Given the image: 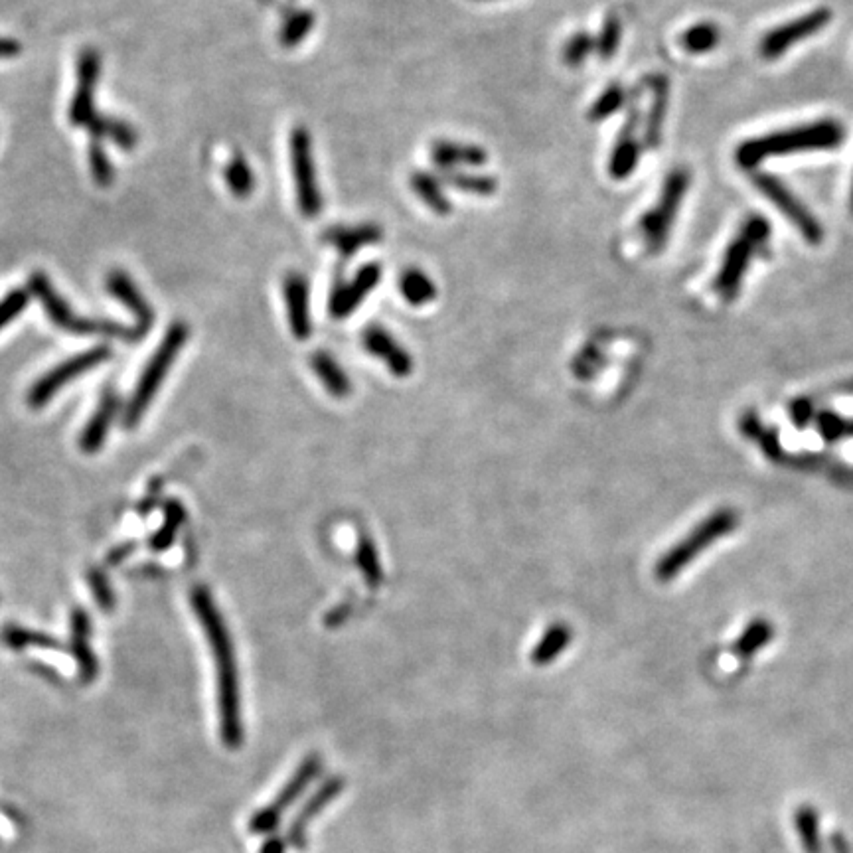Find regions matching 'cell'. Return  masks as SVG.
I'll return each mask as SVG.
<instances>
[{"mask_svg": "<svg viewBox=\"0 0 853 853\" xmlns=\"http://www.w3.org/2000/svg\"><path fill=\"white\" fill-rule=\"evenodd\" d=\"M192 609L202 624L208 644L212 648L218 688V713H220V735L228 749H239L243 743V719H241V688L239 670L233 650L232 634L220 613L208 587H194Z\"/></svg>", "mask_w": 853, "mask_h": 853, "instance_id": "obj_1", "label": "cell"}, {"mask_svg": "<svg viewBox=\"0 0 853 853\" xmlns=\"http://www.w3.org/2000/svg\"><path fill=\"white\" fill-rule=\"evenodd\" d=\"M0 814H2V816H6L12 824H18V826H20V824L24 822L22 814H20L16 808H12V806H8V804H2V802H0Z\"/></svg>", "mask_w": 853, "mask_h": 853, "instance_id": "obj_47", "label": "cell"}, {"mask_svg": "<svg viewBox=\"0 0 853 853\" xmlns=\"http://www.w3.org/2000/svg\"><path fill=\"white\" fill-rule=\"evenodd\" d=\"M30 293L36 295L40 305L48 314V318L62 330L78 336H107V338H119L135 342L139 340V332L135 328H125L117 322L103 320V318H87L78 316L70 309V305L56 293L50 279L44 273H34L30 277Z\"/></svg>", "mask_w": 853, "mask_h": 853, "instance_id": "obj_4", "label": "cell"}, {"mask_svg": "<svg viewBox=\"0 0 853 853\" xmlns=\"http://www.w3.org/2000/svg\"><path fill=\"white\" fill-rule=\"evenodd\" d=\"M2 642L12 650H24V648H42V650H56L64 652L68 648L62 646V642L46 632L30 630L24 626H6L2 630ZM70 652V650H68Z\"/></svg>", "mask_w": 853, "mask_h": 853, "instance_id": "obj_29", "label": "cell"}, {"mask_svg": "<svg viewBox=\"0 0 853 853\" xmlns=\"http://www.w3.org/2000/svg\"><path fill=\"white\" fill-rule=\"evenodd\" d=\"M846 139L844 127L834 119H820L794 129L776 131L757 139H749L739 145L735 158L741 168L753 170L763 160L773 156L812 153V151H834Z\"/></svg>", "mask_w": 853, "mask_h": 853, "instance_id": "obj_2", "label": "cell"}, {"mask_svg": "<svg viewBox=\"0 0 853 853\" xmlns=\"http://www.w3.org/2000/svg\"><path fill=\"white\" fill-rule=\"evenodd\" d=\"M431 160L439 170L480 168L488 162V153L480 145L439 139L431 145Z\"/></svg>", "mask_w": 853, "mask_h": 853, "instance_id": "obj_22", "label": "cell"}, {"mask_svg": "<svg viewBox=\"0 0 853 853\" xmlns=\"http://www.w3.org/2000/svg\"><path fill=\"white\" fill-rule=\"evenodd\" d=\"M832 20V10L828 8H816L808 14H802L800 18L786 22L771 30L761 40V54L765 60H776L782 54H786L794 44L816 36L820 30H824Z\"/></svg>", "mask_w": 853, "mask_h": 853, "instance_id": "obj_13", "label": "cell"}, {"mask_svg": "<svg viewBox=\"0 0 853 853\" xmlns=\"http://www.w3.org/2000/svg\"><path fill=\"white\" fill-rule=\"evenodd\" d=\"M666 103H668V81L666 78H658L656 79L654 101H652L650 115L646 121V145L650 149H654L660 143L662 125H664V117H666Z\"/></svg>", "mask_w": 853, "mask_h": 853, "instance_id": "obj_34", "label": "cell"}, {"mask_svg": "<svg viewBox=\"0 0 853 853\" xmlns=\"http://www.w3.org/2000/svg\"><path fill=\"white\" fill-rule=\"evenodd\" d=\"M571 640H573L571 628L563 622H555L545 630L540 642L534 646L530 658L536 666H549L567 650Z\"/></svg>", "mask_w": 853, "mask_h": 853, "instance_id": "obj_28", "label": "cell"}, {"mask_svg": "<svg viewBox=\"0 0 853 853\" xmlns=\"http://www.w3.org/2000/svg\"><path fill=\"white\" fill-rule=\"evenodd\" d=\"M87 583H89V589H91V593H93L99 609L105 611V613L113 611L115 609V593H113L107 577L103 575V571L89 569Z\"/></svg>", "mask_w": 853, "mask_h": 853, "instance_id": "obj_42", "label": "cell"}, {"mask_svg": "<svg viewBox=\"0 0 853 853\" xmlns=\"http://www.w3.org/2000/svg\"><path fill=\"white\" fill-rule=\"evenodd\" d=\"M356 561L364 575V579L370 583V587H380L384 581V569L380 561V553L376 549V543L368 536H362L358 547H356Z\"/></svg>", "mask_w": 853, "mask_h": 853, "instance_id": "obj_35", "label": "cell"}, {"mask_svg": "<svg viewBox=\"0 0 853 853\" xmlns=\"http://www.w3.org/2000/svg\"><path fill=\"white\" fill-rule=\"evenodd\" d=\"M111 358V350L107 346H95L83 354L72 356L70 360L58 364L56 368H52L48 374H44L32 388L28 391V405L32 409H40L44 405H48L54 395L66 386H70L76 378L87 374L89 370L101 366L103 362H107Z\"/></svg>", "mask_w": 853, "mask_h": 853, "instance_id": "obj_10", "label": "cell"}, {"mask_svg": "<svg viewBox=\"0 0 853 853\" xmlns=\"http://www.w3.org/2000/svg\"><path fill=\"white\" fill-rule=\"evenodd\" d=\"M135 547H137V543L135 542L123 543V545H119V547H117V549H115L113 553H109V557H107V563H109V565H117V563H121V561H123V559H125V557H127V555H129V553H131V551L135 549Z\"/></svg>", "mask_w": 853, "mask_h": 853, "instance_id": "obj_45", "label": "cell"}, {"mask_svg": "<svg viewBox=\"0 0 853 853\" xmlns=\"http://www.w3.org/2000/svg\"><path fill=\"white\" fill-rule=\"evenodd\" d=\"M28 301H30V295L24 289H14L0 301V330L22 314V311L28 307Z\"/></svg>", "mask_w": 853, "mask_h": 853, "instance_id": "obj_43", "label": "cell"}, {"mask_svg": "<svg viewBox=\"0 0 853 853\" xmlns=\"http://www.w3.org/2000/svg\"><path fill=\"white\" fill-rule=\"evenodd\" d=\"M769 235V222L763 216H751L741 228V232L737 233V237L729 243L715 279V289L725 301H731L739 293L741 281L749 269L755 249L765 245L769 241Z\"/></svg>", "mask_w": 853, "mask_h": 853, "instance_id": "obj_5", "label": "cell"}, {"mask_svg": "<svg viewBox=\"0 0 853 853\" xmlns=\"http://www.w3.org/2000/svg\"><path fill=\"white\" fill-rule=\"evenodd\" d=\"M89 133L95 139H103V137L111 139L123 151H133L139 139L137 131L129 123L113 117H103V115H97V119L89 127Z\"/></svg>", "mask_w": 853, "mask_h": 853, "instance_id": "obj_30", "label": "cell"}, {"mask_svg": "<svg viewBox=\"0 0 853 853\" xmlns=\"http://www.w3.org/2000/svg\"><path fill=\"white\" fill-rule=\"evenodd\" d=\"M688 186H690L688 170H684V168L672 170L668 174L664 186H662V194H660L656 206L640 218L638 226L644 235L646 247L650 251L656 253L666 245L668 235L672 232V226L676 222V216L680 212L682 200L688 192Z\"/></svg>", "mask_w": 853, "mask_h": 853, "instance_id": "obj_6", "label": "cell"}, {"mask_svg": "<svg viewBox=\"0 0 853 853\" xmlns=\"http://www.w3.org/2000/svg\"><path fill=\"white\" fill-rule=\"evenodd\" d=\"M101 60L93 48H85L79 54L78 89L70 103V123L76 127H91L97 119L95 111V87L99 79Z\"/></svg>", "mask_w": 853, "mask_h": 853, "instance_id": "obj_14", "label": "cell"}, {"mask_svg": "<svg viewBox=\"0 0 853 853\" xmlns=\"http://www.w3.org/2000/svg\"><path fill=\"white\" fill-rule=\"evenodd\" d=\"M188 334H190V330L184 322H174L168 328V332L164 334L160 346L156 348L147 368L143 370V374L137 382V388L133 391L131 401L125 409V415H123L125 429H135L139 425V421L145 417L149 405L155 399L156 391L162 386V382H164L166 374L170 372L174 360L178 358L180 350L184 348Z\"/></svg>", "mask_w": 853, "mask_h": 853, "instance_id": "obj_3", "label": "cell"}, {"mask_svg": "<svg viewBox=\"0 0 853 853\" xmlns=\"http://www.w3.org/2000/svg\"><path fill=\"white\" fill-rule=\"evenodd\" d=\"M117 411H119V397H117V393L113 389L105 391L101 395V401H99L95 413L91 415V419L87 421V425H85V429L81 433L79 447H81L83 453L91 455V453H97L103 447L105 437L109 433V427H111Z\"/></svg>", "mask_w": 853, "mask_h": 853, "instance_id": "obj_23", "label": "cell"}, {"mask_svg": "<svg viewBox=\"0 0 853 853\" xmlns=\"http://www.w3.org/2000/svg\"><path fill=\"white\" fill-rule=\"evenodd\" d=\"M399 293L411 307H425L437 299L435 281L419 267H407L399 277Z\"/></svg>", "mask_w": 853, "mask_h": 853, "instance_id": "obj_26", "label": "cell"}, {"mask_svg": "<svg viewBox=\"0 0 853 853\" xmlns=\"http://www.w3.org/2000/svg\"><path fill=\"white\" fill-rule=\"evenodd\" d=\"M186 520V510L178 500H168L164 506V524L158 528V532L153 534L151 538V547L155 551H164L168 549L172 542L176 540L178 530L182 528Z\"/></svg>", "mask_w": 853, "mask_h": 853, "instance_id": "obj_32", "label": "cell"}, {"mask_svg": "<svg viewBox=\"0 0 853 853\" xmlns=\"http://www.w3.org/2000/svg\"><path fill=\"white\" fill-rule=\"evenodd\" d=\"M737 526V516L731 510H721L713 516H709L703 524L684 540L672 547L666 557H662L656 565V575L662 581L672 579L676 573L682 571L686 563H690L703 547L715 542L719 536L729 534Z\"/></svg>", "mask_w": 853, "mask_h": 853, "instance_id": "obj_8", "label": "cell"}, {"mask_svg": "<svg viewBox=\"0 0 853 853\" xmlns=\"http://www.w3.org/2000/svg\"><path fill=\"white\" fill-rule=\"evenodd\" d=\"M289 153H291V172L295 182L297 206H299V212L311 220L322 214L324 198L318 182L316 162L312 155V137L307 127L299 125L293 129L289 139Z\"/></svg>", "mask_w": 853, "mask_h": 853, "instance_id": "obj_7", "label": "cell"}, {"mask_svg": "<svg viewBox=\"0 0 853 853\" xmlns=\"http://www.w3.org/2000/svg\"><path fill=\"white\" fill-rule=\"evenodd\" d=\"M850 206H852V214H853V184H852V198H850Z\"/></svg>", "mask_w": 853, "mask_h": 853, "instance_id": "obj_48", "label": "cell"}, {"mask_svg": "<svg viewBox=\"0 0 853 853\" xmlns=\"http://www.w3.org/2000/svg\"><path fill=\"white\" fill-rule=\"evenodd\" d=\"M22 52L20 42L10 38H0V58H14Z\"/></svg>", "mask_w": 853, "mask_h": 853, "instance_id": "obj_44", "label": "cell"}, {"mask_svg": "<svg viewBox=\"0 0 853 853\" xmlns=\"http://www.w3.org/2000/svg\"><path fill=\"white\" fill-rule=\"evenodd\" d=\"M320 771H322L320 757L318 755H309L303 761V765L295 771V775L291 776L289 782L279 790V794L265 808H261L259 812H255L251 816L249 832H253V834H271L279 826L283 814L311 786L312 780L320 775Z\"/></svg>", "mask_w": 853, "mask_h": 853, "instance_id": "obj_11", "label": "cell"}, {"mask_svg": "<svg viewBox=\"0 0 853 853\" xmlns=\"http://www.w3.org/2000/svg\"><path fill=\"white\" fill-rule=\"evenodd\" d=\"M312 372L318 376L320 384L326 388V391L338 399L348 397L352 391L350 378L346 376V372L340 368V364L326 352H316L311 356Z\"/></svg>", "mask_w": 853, "mask_h": 853, "instance_id": "obj_27", "label": "cell"}, {"mask_svg": "<svg viewBox=\"0 0 853 853\" xmlns=\"http://www.w3.org/2000/svg\"><path fill=\"white\" fill-rule=\"evenodd\" d=\"M107 291L137 316L135 328H137L139 336L143 338L149 332V328L153 326L155 314H153V309L149 307L147 299L141 295V291L133 283V279L123 271H113L107 277Z\"/></svg>", "mask_w": 853, "mask_h": 853, "instance_id": "obj_19", "label": "cell"}, {"mask_svg": "<svg viewBox=\"0 0 853 853\" xmlns=\"http://www.w3.org/2000/svg\"><path fill=\"white\" fill-rule=\"evenodd\" d=\"M478 2H490V0H478Z\"/></svg>", "mask_w": 853, "mask_h": 853, "instance_id": "obj_49", "label": "cell"}, {"mask_svg": "<svg viewBox=\"0 0 853 853\" xmlns=\"http://www.w3.org/2000/svg\"><path fill=\"white\" fill-rule=\"evenodd\" d=\"M72 636H70V654L78 662L79 678L83 684H91L99 674L97 656L91 650V621L83 609H74L72 619Z\"/></svg>", "mask_w": 853, "mask_h": 853, "instance_id": "obj_20", "label": "cell"}, {"mask_svg": "<svg viewBox=\"0 0 853 853\" xmlns=\"http://www.w3.org/2000/svg\"><path fill=\"white\" fill-rule=\"evenodd\" d=\"M439 178L443 180V184L468 196L490 198L498 190V180L492 174L468 172V170H439Z\"/></svg>", "mask_w": 853, "mask_h": 853, "instance_id": "obj_25", "label": "cell"}, {"mask_svg": "<svg viewBox=\"0 0 853 853\" xmlns=\"http://www.w3.org/2000/svg\"><path fill=\"white\" fill-rule=\"evenodd\" d=\"M626 101V91L621 83H613L609 85L599 99L593 103L591 111H589V119L599 123V121H607L609 117H613L615 113H619Z\"/></svg>", "mask_w": 853, "mask_h": 853, "instance_id": "obj_37", "label": "cell"}, {"mask_svg": "<svg viewBox=\"0 0 853 853\" xmlns=\"http://www.w3.org/2000/svg\"><path fill=\"white\" fill-rule=\"evenodd\" d=\"M287 846H289V842H287V838H279V836H273V838H269L265 844H263V848H261V853H285L287 852Z\"/></svg>", "mask_w": 853, "mask_h": 853, "instance_id": "obj_46", "label": "cell"}, {"mask_svg": "<svg viewBox=\"0 0 853 853\" xmlns=\"http://www.w3.org/2000/svg\"><path fill=\"white\" fill-rule=\"evenodd\" d=\"M314 24H316V16L312 10L301 8V10L291 12L281 26V34H279L281 46L297 48L299 44H303L309 38Z\"/></svg>", "mask_w": 853, "mask_h": 853, "instance_id": "obj_31", "label": "cell"}, {"mask_svg": "<svg viewBox=\"0 0 853 853\" xmlns=\"http://www.w3.org/2000/svg\"><path fill=\"white\" fill-rule=\"evenodd\" d=\"M384 230L378 224H358V226H332L322 233V239L332 245L344 259L354 257L360 249L380 243Z\"/></svg>", "mask_w": 853, "mask_h": 853, "instance_id": "obj_21", "label": "cell"}, {"mask_svg": "<svg viewBox=\"0 0 853 853\" xmlns=\"http://www.w3.org/2000/svg\"><path fill=\"white\" fill-rule=\"evenodd\" d=\"M409 186L413 194L437 216H449L453 212V202L445 192V184L439 174L427 170H415L409 176Z\"/></svg>", "mask_w": 853, "mask_h": 853, "instance_id": "obj_24", "label": "cell"}, {"mask_svg": "<svg viewBox=\"0 0 853 853\" xmlns=\"http://www.w3.org/2000/svg\"><path fill=\"white\" fill-rule=\"evenodd\" d=\"M283 299L287 305V320L297 340H309L312 334L311 291L309 279L303 273H289L283 279Z\"/></svg>", "mask_w": 853, "mask_h": 853, "instance_id": "obj_15", "label": "cell"}, {"mask_svg": "<svg viewBox=\"0 0 853 853\" xmlns=\"http://www.w3.org/2000/svg\"><path fill=\"white\" fill-rule=\"evenodd\" d=\"M89 168H91L93 180L99 186H109L113 182V164L107 158L101 139H95V137H91V143H89Z\"/></svg>", "mask_w": 853, "mask_h": 853, "instance_id": "obj_40", "label": "cell"}, {"mask_svg": "<svg viewBox=\"0 0 853 853\" xmlns=\"http://www.w3.org/2000/svg\"><path fill=\"white\" fill-rule=\"evenodd\" d=\"M342 788H344V780L340 776H332L316 788V792L301 806L299 814L295 816V820L289 826V832L285 836L289 846H293L295 850H305L307 830H309L312 820L342 792Z\"/></svg>", "mask_w": 853, "mask_h": 853, "instance_id": "obj_16", "label": "cell"}, {"mask_svg": "<svg viewBox=\"0 0 853 853\" xmlns=\"http://www.w3.org/2000/svg\"><path fill=\"white\" fill-rule=\"evenodd\" d=\"M751 180L755 184V188L769 200L773 202L778 212L802 233V237L812 243L818 245L824 241V228L820 226V222L816 220V216L776 178L769 172H753Z\"/></svg>", "mask_w": 853, "mask_h": 853, "instance_id": "obj_9", "label": "cell"}, {"mask_svg": "<svg viewBox=\"0 0 853 853\" xmlns=\"http://www.w3.org/2000/svg\"><path fill=\"white\" fill-rule=\"evenodd\" d=\"M622 38V22L619 16L611 14L599 32V38L595 40V52L603 58V60H611L621 46Z\"/></svg>", "mask_w": 853, "mask_h": 853, "instance_id": "obj_39", "label": "cell"}, {"mask_svg": "<svg viewBox=\"0 0 853 853\" xmlns=\"http://www.w3.org/2000/svg\"><path fill=\"white\" fill-rule=\"evenodd\" d=\"M638 119H640V111H638V103H634L628 111V117L622 125L621 133L611 153V160H609V174L615 180H626L638 166V160H640V143L636 139Z\"/></svg>", "mask_w": 853, "mask_h": 853, "instance_id": "obj_18", "label": "cell"}, {"mask_svg": "<svg viewBox=\"0 0 853 853\" xmlns=\"http://www.w3.org/2000/svg\"><path fill=\"white\" fill-rule=\"evenodd\" d=\"M719 38V28L713 22H701L682 34V46L690 54H705L717 46Z\"/></svg>", "mask_w": 853, "mask_h": 853, "instance_id": "obj_36", "label": "cell"}, {"mask_svg": "<svg viewBox=\"0 0 853 853\" xmlns=\"http://www.w3.org/2000/svg\"><path fill=\"white\" fill-rule=\"evenodd\" d=\"M364 348L386 364L389 372L397 378H407L413 372L411 354L389 334L384 326H368L362 334Z\"/></svg>", "mask_w": 853, "mask_h": 853, "instance_id": "obj_17", "label": "cell"}, {"mask_svg": "<svg viewBox=\"0 0 853 853\" xmlns=\"http://www.w3.org/2000/svg\"><path fill=\"white\" fill-rule=\"evenodd\" d=\"M224 178H226L230 192L239 200L249 198L255 190V174H253L249 162L241 155L232 156V160L228 162V166L224 170Z\"/></svg>", "mask_w": 853, "mask_h": 853, "instance_id": "obj_33", "label": "cell"}, {"mask_svg": "<svg viewBox=\"0 0 853 853\" xmlns=\"http://www.w3.org/2000/svg\"><path fill=\"white\" fill-rule=\"evenodd\" d=\"M796 828L800 834V840L808 853H820V840H818V818L810 808H802L796 814Z\"/></svg>", "mask_w": 853, "mask_h": 853, "instance_id": "obj_41", "label": "cell"}, {"mask_svg": "<svg viewBox=\"0 0 853 853\" xmlns=\"http://www.w3.org/2000/svg\"><path fill=\"white\" fill-rule=\"evenodd\" d=\"M382 265L372 261L362 265L356 275L350 281L336 283V287L330 293L328 301V312L336 320L350 318L354 312L362 307V303L374 293V289L382 281Z\"/></svg>", "mask_w": 853, "mask_h": 853, "instance_id": "obj_12", "label": "cell"}, {"mask_svg": "<svg viewBox=\"0 0 853 853\" xmlns=\"http://www.w3.org/2000/svg\"><path fill=\"white\" fill-rule=\"evenodd\" d=\"M593 52H595V38L589 32L579 30L565 42L563 62L569 68H581Z\"/></svg>", "mask_w": 853, "mask_h": 853, "instance_id": "obj_38", "label": "cell"}]
</instances>
